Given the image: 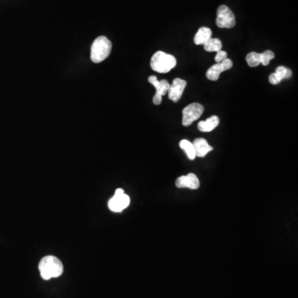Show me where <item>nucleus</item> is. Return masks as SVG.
<instances>
[{
    "label": "nucleus",
    "mask_w": 298,
    "mask_h": 298,
    "mask_svg": "<svg viewBox=\"0 0 298 298\" xmlns=\"http://www.w3.org/2000/svg\"><path fill=\"white\" fill-rule=\"evenodd\" d=\"M38 268L44 280L58 278L63 274L62 262L59 258L52 255L42 258L39 262Z\"/></svg>",
    "instance_id": "1"
},
{
    "label": "nucleus",
    "mask_w": 298,
    "mask_h": 298,
    "mask_svg": "<svg viewBox=\"0 0 298 298\" xmlns=\"http://www.w3.org/2000/svg\"><path fill=\"white\" fill-rule=\"evenodd\" d=\"M112 42L106 36H100L94 39L90 49V59L94 63L102 62L110 55Z\"/></svg>",
    "instance_id": "2"
},
{
    "label": "nucleus",
    "mask_w": 298,
    "mask_h": 298,
    "mask_svg": "<svg viewBox=\"0 0 298 298\" xmlns=\"http://www.w3.org/2000/svg\"><path fill=\"white\" fill-rule=\"evenodd\" d=\"M150 66L156 72L168 73L176 68V59L174 56L158 50L152 56Z\"/></svg>",
    "instance_id": "3"
},
{
    "label": "nucleus",
    "mask_w": 298,
    "mask_h": 298,
    "mask_svg": "<svg viewBox=\"0 0 298 298\" xmlns=\"http://www.w3.org/2000/svg\"><path fill=\"white\" fill-rule=\"evenodd\" d=\"M236 24V17L230 8L226 5H220L217 10V26L220 28H232Z\"/></svg>",
    "instance_id": "4"
},
{
    "label": "nucleus",
    "mask_w": 298,
    "mask_h": 298,
    "mask_svg": "<svg viewBox=\"0 0 298 298\" xmlns=\"http://www.w3.org/2000/svg\"><path fill=\"white\" fill-rule=\"evenodd\" d=\"M204 112V107L199 103L188 104L182 110V124L185 127L190 126L194 121L198 120Z\"/></svg>",
    "instance_id": "5"
},
{
    "label": "nucleus",
    "mask_w": 298,
    "mask_h": 298,
    "mask_svg": "<svg viewBox=\"0 0 298 298\" xmlns=\"http://www.w3.org/2000/svg\"><path fill=\"white\" fill-rule=\"evenodd\" d=\"M130 204V198L124 194L123 189H117L114 196L108 202V208L113 212H121Z\"/></svg>",
    "instance_id": "6"
},
{
    "label": "nucleus",
    "mask_w": 298,
    "mask_h": 298,
    "mask_svg": "<svg viewBox=\"0 0 298 298\" xmlns=\"http://www.w3.org/2000/svg\"><path fill=\"white\" fill-rule=\"evenodd\" d=\"M148 82L156 88V94L154 96L152 102H154V104L159 106L162 103V97L165 96L168 92L169 87H170L169 82L166 80H158L155 76H149Z\"/></svg>",
    "instance_id": "7"
},
{
    "label": "nucleus",
    "mask_w": 298,
    "mask_h": 298,
    "mask_svg": "<svg viewBox=\"0 0 298 298\" xmlns=\"http://www.w3.org/2000/svg\"><path fill=\"white\" fill-rule=\"evenodd\" d=\"M233 66V62L227 58L223 62L216 63V65L212 66L209 70H207L206 77L210 80L216 82L219 79L220 74L224 70H228Z\"/></svg>",
    "instance_id": "8"
},
{
    "label": "nucleus",
    "mask_w": 298,
    "mask_h": 298,
    "mask_svg": "<svg viewBox=\"0 0 298 298\" xmlns=\"http://www.w3.org/2000/svg\"><path fill=\"white\" fill-rule=\"evenodd\" d=\"M186 86V82L180 78L174 79L172 84H170L168 92V98L174 103H176L180 100V97L182 96L183 92Z\"/></svg>",
    "instance_id": "9"
},
{
    "label": "nucleus",
    "mask_w": 298,
    "mask_h": 298,
    "mask_svg": "<svg viewBox=\"0 0 298 298\" xmlns=\"http://www.w3.org/2000/svg\"><path fill=\"white\" fill-rule=\"evenodd\" d=\"M176 186L178 188H190L196 190L200 186L199 179L194 174L182 176L176 180Z\"/></svg>",
    "instance_id": "10"
},
{
    "label": "nucleus",
    "mask_w": 298,
    "mask_h": 298,
    "mask_svg": "<svg viewBox=\"0 0 298 298\" xmlns=\"http://www.w3.org/2000/svg\"><path fill=\"white\" fill-rule=\"evenodd\" d=\"M292 72L288 68H284L282 66L276 68V72L270 74V82L272 84H278L284 79H289L292 76Z\"/></svg>",
    "instance_id": "11"
},
{
    "label": "nucleus",
    "mask_w": 298,
    "mask_h": 298,
    "mask_svg": "<svg viewBox=\"0 0 298 298\" xmlns=\"http://www.w3.org/2000/svg\"><path fill=\"white\" fill-rule=\"evenodd\" d=\"M192 144L195 148L196 156L199 158H204L207 154H209L210 152L213 150V148L209 145L206 140L202 138H196Z\"/></svg>",
    "instance_id": "12"
},
{
    "label": "nucleus",
    "mask_w": 298,
    "mask_h": 298,
    "mask_svg": "<svg viewBox=\"0 0 298 298\" xmlns=\"http://www.w3.org/2000/svg\"><path fill=\"white\" fill-rule=\"evenodd\" d=\"M219 117L216 116H212V117L207 118L206 120L199 122V124H198V130L200 132H212V130H214L219 125Z\"/></svg>",
    "instance_id": "13"
},
{
    "label": "nucleus",
    "mask_w": 298,
    "mask_h": 298,
    "mask_svg": "<svg viewBox=\"0 0 298 298\" xmlns=\"http://www.w3.org/2000/svg\"><path fill=\"white\" fill-rule=\"evenodd\" d=\"M212 36V32L209 28L202 26L198 30L194 38V42L196 45H203L209 40Z\"/></svg>",
    "instance_id": "14"
},
{
    "label": "nucleus",
    "mask_w": 298,
    "mask_h": 298,
    "mask_svg": "<svg viewBox=\"0 0 298 298\" xmlns=\"http://www.w3.org/2000/svg\"><path fill=\"white\" fill-rule=\"evenodd\" d=\"M222 42L220 39L218 38H210L204 44V50L208 52H219L222 50Z\"/></svg>",
    "instance_id": "15"
},
{
    "label": "nucleus",
    "mask_w": 298,
    "mask_h": 298,
    "mask_svg": "<svg viewBox=\"0 0 298 298\" xmlns=\"http://www.w3.org/2000/svg\"><path fill=\"white\" fill-rule=\"evenodd\" d=\"M180 148L183 149L186 154L188 158L190 160H194L196 158V152L194 146H193L192 142H190V141H188L186 140H182L180 141Z\"/></svg>",
    "instance_id": "16"
},
{
    "label": "nucleus",
    "mask_w": 298,
    "mask_h": 298,
    "mask_svg": "<svg viewBox=\"0 0 298 298\" xmlns=\"http://www.w3.org/2000/svg\"><path fill=\"white\" fill-rule=\"evenodd\" d=\"M246 62L250 68H256L261 64V53L252 52L248 53L246 56Z\"/></svg>",
    "instance_id": "17"
},
{
    "label": "nucleus",
    "mask_w": 298,
    "mask_h": 298,
    "mask_svg": "<svg viewBox=\"0 0 298 298\" xmlns=\"http://www.w3.org/2000/svg\"><path fill=\"white\" fill-rule=\"evenodd\" d=\"M274 58L275 55L272 50H265L264 52L261 53V64L266 66Z\"/></svg>",
    "instance_id": "18"
},
{
    "label": "nucleus",
    "mask_w": 298,
    "mask_h": 298,
    "mask_svg": "<svg viewBox=\"0 0 298 298\" xmlns=\"http://www.w3.org/2000/svg\"><path fill=\"white\" fill-rule=\"evenodd\" d=\"M227 58H228L227 52H224V50H220L219 52H217L216 56L214 58V60H216V63H220L223 62L224 60H226Z\"/></svg>",
    "instance_id": "19"
}]
</instances>
